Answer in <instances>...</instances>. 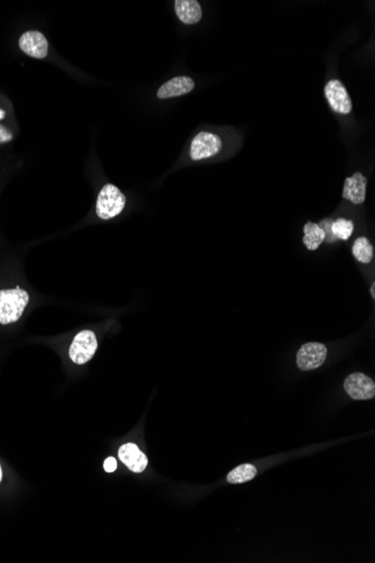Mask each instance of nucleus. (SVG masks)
<instances>
[{
	"instance_id": "18",
	"label": "nucleus",
	"mask_w": 375,
	"mask_h": 563,
	"mask_svg": "<svg viewBox=\"0 0 375 563\" xmlns=\"http://www.w3.org/2000/svg\"><path fill=\"white\" fill-rule=\"evenodd\" d=\"M12 135L7 131V128L5 126L0 125V143H5V142H9V141L12 140Z\"/></svg>"
},
{
	"instance_id": "19",
	"label": "nucleus",
	"mask_w": 375,
	"mask_h": 563,
	"mask_svg": "<svg viewBox=\"0 0 375 563\" xmlns=\"http://www.w3.org/2000/svg\"><path fill=\"white\" fill-rule=\"evenodd\" d=\"M6 116V113L0 108V120H3V117Z\"/></svg>"
},
{
	"instance_id": "6",
	"label": "nucleus",
	"mask_w": 375,
	"mask_h": 563,
	"mask_svg": "<svg viewBox=\"0 0 375 563\" xmlns=\"http://www.w3.org/2000/svg\"><path fill=\"white\" fill-rule=\"evenodd\" d=\"M324 96L328 104L333 111L342 115H349L353 109L351 97H349L345 86L337 79L328 81L324 86Z\"/></svg>"
},
{
	"instance_id": "9",
	"label": "nucleus",
	"mask_w": 375,
	"mask_h": 563,
	"mask_svg": "<svg viewBox=\"0 0 375 563\" xmlns=\"http://www.w3.org/2000/svg\"><path fill=\"white\" fill-rule=\"evenodd\" d=\"M367 179L360 172H356L346 178L342 189V198L354 205H362L367 197Z\"/></svg>"
},
{
	"instance_id": "10",
	"label": "nucleus",
	"mask_w": 375,
	"mask_h": 563,
	"mask_svg": "<svg viewBox=\"0 0 375 563\" xmlns=\"http://www.w3.org/2000/svg\"><path fill=\"white\" fill-rule=\"evenodd\" d=\"M118 456H120V461L129 470L136 472V474L143 472L149 462L145 454L134 443H126L122 445L118 451Z\"/></svg>"
},
{
	"instance_id": "8",
	"label": "nucleus",
	"mask_w": 375,
	"mask_h": 563,
	"mask_svg": "<svg viewBox=\"0 0 375 563\" xmlns=\"http://www.w3.org/2000/svg\"><path fill=\"white\" fill-rule=\"evenodd\" d=\"M19 48L30 57L44 59L48 52V39L41 32L27 30L19 39Z\"/></svg>"
},
{
	"instance_id": "15",
	"label": "nucleus",
	"mask_w": 375,
	"mask_h": 563,
	"mask_svg": "<svg viewBox=\"0 0 375 563\" xmlns=\"http://www.w3.org/2000/svg\"><path fill=\"white\" fill-rule=\"evenodd\" d=\"M256 474H257V470L253 465L245 463L230 471L227 476V483H234V485L248 483L255 478Z\"/></svg>"
},
{
	"instance_id": "2",
	"label": "nucleus",
	"mask_w": 375,
	"mask_h": 563,
	"mask_svg": "<svg viewBox=\"0 0 375 563\" xmlns=\"http://www.w3.org/2000/svg\"><path fill=\"white\" fill-rule=\"evenodd\" d=\"M126 198L122 191L113 185L104 186L97 199V215L102 220H111L124 211Z\"/></svg>"
},
{
	"instance_id": "16",
	"label": "nucleus",
	"mask_w": 375,
	"mask_h": 563,
	"mask_svg": "<svg viewBox=\"0 0 375 563\" xmlns=\"http://www.w3.org/2000/svg\"><path fill=\"white\" fill-rule=\"evenodd\" d=\"M331 230L337 239L347 241L354 232V223L346 218H338L331 224Z\"/></svg>"
},
{
	"instance_id": "20",
	"label": "nucleus",
	"mask_w": 375,
	"mask_h": 563,
	"mask_svg": "<svg viewBox=\"0 0 375 563\" xmlns=\"http://www.w3.org/2000/svg\"><path fill=\"white\" fill-rule=\"evenodd\" d=\"M371 294H372V297L374 298L375 297V283H373L372 288H371Z\"/></svg>"
},
{
	"instance_id": "21",
	"label": "nucleus",
	"mask_w": 375,
	"mask_h": 563,
	"mask_svg": "<svg viewBox=\"0 0 375 563\" xmlns=\"http://www.w3.org/2000/svg\"><path fill=\"white\" fill-rule=\"evenodd\" d=\"M1 478H3V471H1V467H0V481H1Z\"/></svg>"
},
{
	"instance_id": "17",
	"label": "nucleus",
	"mask_w": 375,
	"mask_h": 563,
	"mask_svg": "<svg viewBox=\"0 0 375 563\" xmlns=\"http://www.w3.org/2000/svg\"><path fill=\"white\" fill-rule=\"evenodd\" d=\"M104 470L107 471V472H113V471L116 470L117 469V461L115 458L111 456V458H108L106 459L104 463Z\"/></svg>"
},
{
	"instance_id": "7",
	"label": "nucleus",
	"mask_w": 375,
	"mask_h": 563,
	"mask_svg": "<svg viewBox=\"0 0 375 563\" xmlns=\"http://www.w3.org/2000/svg\"><path fill=\"white\" fill-rule=\"evenodd\" d=\"M344 388L351 400H369L375 396V384L364 373H355L345 379Z\"/></svg>"
},
{
	"instance_id": "1",
	"label": "nucleus",
	"mask_w": 375,
	"mask_h": 563,
	"mask_svg": "<svg viewBox=\"0 0 375 563\" xmlns=\"http://www.w3.org/2000/svg\"><path fill=\"white\" fill-rule=\"evenodd\" d=\"M30 301L28 292L16 287L15 289L0 290V324L17 322Z\"/></svg>"
},
{
	"instance_id": "14",
	"label": "nucleus",
	"mask_w": 375,
	"mask_h": 563,
	"mask_svg": "<svg viewBox=\"0 0 375 563\" xmlns=\"http://www.w3.org/2000/svg\"><path fill=\"white\" fill-rule=\"evenodd\" d=\"M351 252H353V256H354L355 259L358 260V262L364 263V265H369V263L372 262L373 256H374V249H373L372 244L369 243L367 238L362 236V238L356 239L354 244H353Z\"/></svg>"
},
{
	"instance_id": "3",
	"label": "nucleus",
	"mask_w": 375,
	"mask_h": 563,
	"mask_svg": "<svg viewBox=\"0 0 375 563\" xmlns=\"http://www.w3.org/2000/svg\"><path fill=\"white\" fill-rule=\"evenodd\" d=\"M223 149V141L210 132H200L191 142L190 157L194 161H200L218 154Z\"/></svg>"
},
{
	"instance_id": "4",
	"label": "nucleus",
	"mask_w": 375,
	"mask_h": 563,
	"mask_svg": "<svg viewBox=\"0 0 375 563\" xmlns=\"http://www.w3.org/2000/svg\"><path fill=\"white\" fill-rule=\"evenodd\" d=\"M98 348L97 337L93 331L80 332L72 342L68 355L75 364H84L93 359Z\"/></svg>"
},
{
	"instance_id": "13",
	"label": "nucleus",
	"mask_w": 375,
	"mask_h": 563,
	"mask_svg": "<svg viewBox=\"0 0 375 563\" xmlns=\"http://www.w3.org/2000/svg\"><path fill=\"white\" fill-rule=\"evenodd\" d=\"M304 244L309 251H315L326 240V232L318 224L309 223L304 226Z\"/></svg>"
},
{
	"instance_id": "5",
	"label": "nucleus",
	"mask_w": 375,
	"mask_h": 563,
	"mask_svg": "<svg viewBox=\"0 0 375 563\" xmlns=\"http://www.w3.org/2000/svg\"><path fill=\"white\" fill-rule=\"evenodd\" d=\"M327 358V348L322 343H306L297 353V364L302 371L322 367Z\"/></svg>"
},
{
	"instance_id": "11",
	"label": "nucleus",
	"mask_w": 375,
	"mask_h": 563,
	"mask_svg": "<svg viewBox=\"0 0 375 563\" xmlns=\"http://www.w3.org/2000/svg\"><path fill=\"white\" fill-rule=\"evenodd\" d=\"M194 81L190 77H176L160 87L158 97L160 99L173 98L185 95L194 90Z\"/></svg>"
},
{
	"instance_id": "12",
	"label": "nucleus",
	"mask_w": 375,
	"mask_h": 563,
	"mask_svg": "<svg viewBox=\"0 0 375 563\" xmlns=\"http://www.w3.org/2000/svg\"><path fill=\"white\" fill-rule=\"evenodd\" d=\"M174 7L176 16L183 24H198L203 18V9L196 0H176Z\"/></svg>"
}]
</instances>
